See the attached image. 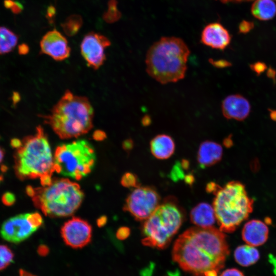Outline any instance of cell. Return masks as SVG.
Wrapping results in <instances>:
<instances>
[{
	"mask_svg": "<svg viewBox=\"0 0 276 276\" xmlns=\"http://www.w3.org/2000/svg\"><path fill=\"white\" fill-rule=\"evenodd\" d=\"M185 212L173 197L166 198L142 226V243L158 249L166 248L179 229Z\"/></svg>",
	"mask_w": 276,
	"mask_h": 276,
	"instance_id": "5b68a950",
	"label": "cell"
},
{
	"mask_svg": "<svg viewBox=\"0 0 276 276\" xmlns=\"http://www.w3.org/2000/svg\"><path fill=\"white\" fill-rule=\"evenodd\" d=\"M44 122L61 139L77 137L93 127L94 109L87 98L66 90Z\"/></svg>",
	"mask_w": 276,
	"mask_h": 276,
	"instance_id": "7a4b0ae2",
	"label": "cell"
},
{
	"mask_svg": "<svg viewBox=\"0 0 276 276\" xmlns=\"http://www.w3.org/2000/svg\"><path fill=\"white\" fill-rule=\"evenodd\" d=\"M23 9V6L19 2H15L13 6L11 8L12 12L14 14H18L20 13Z\"/></svg>",
	"mask_w": 276,
	"mask_h": 276,
	"instance_id": "74e56055",
	"label": "cell"
},
{
	"mask_svg": "<svg viewBox=\"0 0 276 276\" xmlns=\"http://www.w3.org/2000/svg\"><path fill=\"white\" fill-rule=\"evenodd\" d=\"M111 42L105 36L91 32L86 34L80 44V52L87 65L98 70L106 60L105 49Z\"/></svg>",
	"mask_w": 276,
	"mask_h": 276,
	"instance_id": "8fae6325",
	"label": "cell"
},
{
	"mask_svg": "<svg viewBox=\"0 0 276 276\" xmlns=\"http://www.w3.org/2000/svg\"><path fill=\"white\" fill-rule=\"evenodd\" d=\"M229 254L225 235L214 226L189 228L179 236L172 251L173 261L193 276H204L210 270L219 272Z\"/></svg>",
	"mask_w": 276,
	"mask_h": 276,
	"instance_id": "6da1fadb",
	"label": "cell"
},
{
	"mask_svg": "<svg viewBox=\"0 0 276 276\" xmlns=\"http://www.w3.org/2000/svg\"><path fill=\"white\" fill-rule=\"evenodd\" d=\"M209 61L214 66L219 68L228 67L231 66L232 65L231 62L224 59L213 60V59H210Z\"/></svg>",
	"mask_w": 276,
	"mask_h": 276,
	"instance_id": "f1b7e54d",
	"label": "cell"
},
{
	"mask_svg": "<svg viewBox=\"0 0 276 276\" xmlns=\"http://www.w3.org/2000/svg\"><path fill=\"white\" fill-rule=\"evenodd\" d=\"M234 1H238V2H240V1H249V0H234Z\"/></svg>",
	"mask_w": 276,
	"mask_h": 276,
	"instance_id": "680465c9",
	"label": "cell"
},
{
	"mask_svg": "<svg viewBox=\"0 0 276 276\" xmlns=\"http://www.w3.org/2000/svg\"><path fill=\"white\" fill-rule=\"evenodd\" d=\"M107 222V217L106 216H101L100 217L97 221V225L99 227L103 226Z\"/></svg>",
	"mask_w": 276,
	"mask_h": 276,
	"instance_id": "7dc6e473",
	"label": "cell"
},
{
	"mask_svg": "<svg viewBox=\"0 0 276 276\" xmlns=\"http://www.w3.org/2000/svg\"><path fill=\"white\" fill-rule=\"evenodd\" d=\"M42 223V217L38 213L18 215L3 223L0 234L5 240L18 243L28 238Z\"/></svg>",
	"mask_w": 276,
	"mask_h": 276,
	"instance_id": "9c48e42d",
	"label": "cell"
},
{
	"mask_svg": "<svg viewBox=\"0 0 276 276\" xmlns=\"http://www.w3.org/2000/svg\"><path fill=\"white\" fill-rule=\"evenodd\" d=\"M121 183L126 188H136L140 186L137 176L134 174L127 172L122 177Z\"/></svg>",
	"mask_w": 276,
	"mask_h": 276,
	"instance_id": "484cf974",
	"label": "cell"
},
{
	"mask_svg": "<svg viewBox=\"0 0 276 276\" xmlns=\"http://www.w3.org/2000/svg\"><path fill=\"white\" fill-rule=\"evenodd\" d=\"M41 53L47 55L55 60L62 61L67 58L71 48L66 38L57 30L48 32L40 42Z\"/></svg>",
	"mask_w": 276,
	"mask_h": 276,
	"instance_id": "4fadbf2b",
	"label": "cell"
},
{
	"mask_svg": "<svg viewBox=\"0 0 276 276\" xmlns=\"http://www.w3.org/2000/svg\"><path fill=\"white\" fill-rule=\"evenodd\" d=\"M194 180V176L192 173H189L186 175L184 178L185 182L189 186H191L193 184Z\"/></svg>",
	"mask_w": 276,
	"mask_h": 276,
	"instance_id": "7bdbcfd3",
	"label": "cell"
},
{
	"mask_svg": "<svg viewBox=\"0 0 276 276\" xmlns=\"http://www.w3.org/2000/svg\"><path fill=\"white\" fill-rule=\"evenodd\" d=\"M251 11L256 18L269 20L276 14V4L272 0H256L252 4Z\"/></svg>",
	"mask_w": 276,
	"mask_h": 276,
	"instance_id": "44dd1931",
	"label": "cell"
},
{
	"mask_svg": "<svg viewBox=\"0 0 276 276\" xmlns=\"http://www.w3.org/2000/svg\"><path fill=\"white\" fill-rule=\"evenodd\" d=\"M26 192L29 196L32 197L35 194V188H33L31 186H28L26 188Z\"/></svg>",
	"mask_w": 276,
	"mask_h": 276,
	"instance_id": "db71d44e",
	"label": "cell"
},
{
	"mask_svg": "<svg viewBox=\"0 0 276 276\" xmlns=\"http://www.w3.org/2000/svg\"><path fill=\"white\" fill-rule=\"evenodd\" d=\"M106 136L105 133L101 130H97L93 134L94 139L97 141L103 140Z\"/></svg>",
	"mask_w": 276,
	"mask_h": 276,
	"instance_id": "f35d334b",
	"label": "cell"
},
{
	"mask_svg": "<svg viewBox=\"0 0 276 276\" xmlns=\"http://www.w3.org/2000/svg\"><path fill=\"white\" fill-rule=\"evenodd\" d=\"M232 137V135L230 134L228 136L224 139L223 141V144L225 147L229 148L233 146V141Z\"/></svg>",
	"mask_w": 276,
	"mask_h": 276,
	"instance_id": "b9f144b4",
	"label": "cell"
},
{
	"mask_svg": "<svg viewBox=\"0 0 276 276\" xmlns=\"http://www.w3.org/2000/svg\"><path fill=\"white\" fill-rule=\"evenodd\" d=\"M250 109L248 100L239 94L227 96L221 103L222 114L228 120L244 121L249 116Z\"/></svg>",
	"mask_w": 276,
	"mask_h": 276,
	"instance_id": "5bb4252c",
	"label": "cell"
},
{
	"mask_svg": "<svg viewBox=\"0 0 276 276\" xmlns=\"http://www.w3.org/2000/svg\"><path fill=\"white\" fill-rule=\"evenodd\" d=\"M254 28V24L251 21L243 20L239 25V32L242 33H246Z\"/></svg>",
	"mask_w": 276,
	"mask_h": 276,
	"instance_id": "d6a6232c",
	"label": "cell"
},
{
	"mask_svg": "<svg viewBox=\"0 0 276 276\" xmlns=\"http://www.w3.org/2000/svg\"><path fill=\"white\" fill-rule=\"evenodd\" d=\"M219 276H245L244 273L236 268H228L224 270Z\"/></svg>",
	"mask_w": 276,
	"mask_h": 276,
	"instance_id": "4dcf8cb0",
	"label": "cell"
},
{
	"mask_svg": "<svg viewBox=\"0 0 276 276\" xmlns=\"http://www.w3.org/2000/svg\"><path fill=\"white\" fill-rule=\"evenodd\" d=\"M83 24L81 16L73 14L67 17L61 25L64 32L68 36L75 35L80 30Z\"/></svg>",
	"mask_w": 276,
	"mask_h": 276,
	"instance_id": "603a6c76",
	"label": "cell"
},
{
	"mask_svg": "<svg viewBox=\"0 0 276 276\" xmlns=\"http://www.w3.org/2000/svg\"><path fill=\"white\" fill-rule=\"evenodd\" d=\"M51 176V175H45L40 177L41 183L43 187L49 186L52 183L53 180Z\"/></svg>",
	"mask_w": 276,
	"mask_h": 276,
	"instance_id": "d590c367",
	"label": "cell"
},
{
	"mask_svg": "<svg viewBox=\"0 0 276 276\" xmlns=\"http://www.w3.org/2000/svg\"><path fill=\"white\" fill-rule=\"evenodd\" d=\"M175 144L173 138L167 134L155 136L150 142V150L152 154L159 159H166L174 153Z\"/></svg>",
	"mask_w": 276,
	"mask_h": 276,
	"instance_id": "ac0fdd59",
	"label": "cell"
},
{
	"mask_svg": "<svg viewBox=\"0 0 276 276\" xmlns=\"http://www.w3.org/2000/svg\"><path fill=\"white\" fill-rule=\"evenodd\" d=\"M15 171L21 180L34 179L55 172L54 156L42 127L36 128L33 135L25 137L14 154Z\"/></svg>",
	"mask_w": 276,
	"mask_h": 276,
	"instance_id": "277c9868",
	"label": "cell"
},
{
	"mask_svg": "<svg viewBox=\"0 0 276 276\" xmlns=\"http://www.w3.org/2000/svg\"><path fill=\"white\" fill-rule=\"evenodd\" d=\"M18 53L20 55L27 54L29 51L28 45L25 43H22L18 46Z\"/></svg>",
	"mask_w": 276,
	"mask_h": 276,
	"instance_id": "60d3db41",
	"label": "cell"
},
{
	"mask_svg": "<svg viewBox=\"0 0 276 276\" xmlns=\"http://www.w3.org/2000/svg\"><path fill=\"white\" fill-rule=\"evenodd\" d=\"M223 155V149L219 144L209 140L202 142L199 145L197 159L201 168L212 166L219 162Z\"/></svg>",
	"mask_w": 276,
	"mask_h": 276,
	"instance_id": "e0dca14e",
	"label": "cell"
},
{
	"mask_svg": "<svg viewBox=\"0 0 276 276\" xmlns=\"http://www.w3.org/2000/svg\"><path fill=\"white\" fill-rule=\"evenodd\" d=\"M221 187L218 184L210 182L206 185V191L208 193H212L214 194Z\"/></svg>",
	"mask_w": 276,
	"mask_h": 276,
	"instance_id": "e575fe53",
	"label": "cell"
},
{
	"mask_svg": "<svg viewBox=\"0 0 276 276\" xmlns=\"http://www.w3.org/2000/svg\"><path fill=\"white\" fill-rule=\"evenodd\" d=\"M55 14V9L54 7L51 6L48 8L47 10L48 16L50 18H52Z\"/></svg>",
	"mask_w": 276,
	"mask_h": 276,
	"instance_id": "f907efd6",
	"label": "cell"
},
{
	"mask_svg": "<svg viewBox=\"0 0 276 276\" xmlns=\"http://www.w3.org/2000/svg\"><path fill=\"white\" fill-rule=\"evenodd\" d=\"M151 123V119L148 115H145L142 119V124L144 126H149Z\"/></svg>",
	"mask_w": 276,
	"mask_h": 276,
	"instance_id": "bcb514c9",
	"label": "cell"
},
{
	"mask_svg": "<svg viewBox=\"0 0 276 276\" xmlns=\"http://www.w3.org/2000/svg\"><path fill=\"white\" fill-rule=\"evenodd\" d=\"M221 1H222L223 2H227L228 1H232V0H221Z\"/></svg>",
	"mask_w": 276,
	"mask_h": 276,
	"instance_id": "94428289",
	"label": "cell"
},
{
	"mask_svg": "<svg viewBox=\"0 0 276 276\" xmlns=\"http://www.w3.org/2000/svg\"><path fill=\"white\" fill-rule=\"evenodd\" d=\"M14 254L5 245L0 244V271L6 268L13 261Z\"/></svg>",
	"mask_w": 276,
	"mask_h": 276,
	"instance_id": "d4e9b609",
	"label": "cell"
},
{
	"mask_svg": "<svg viewBox=\"0 0 276 276\" xmlns=\"http://www.w3.org/2000/svg\"><path fill=\"white\" fill-rule=\"evenodd\" d=\"M181 166L185 170H188L190 166V163L188 160L183 159L180 163Z\"/></svg>",
	"mask_w": 276,
	"mask_h": 276,
	"instance_id": "f5cc1de1",
	"label": "cell"
},
{
	"mask_svg": "<svg viewBox=\"0 0 276 276\" xmlns=\"http://www.w3.org/2000/svg\"><path fill=\"white\" fill-rule=\"evenodd\" d=\"M12 99L13 104L15 105L20 99L19 94L18 93L14 92L12 97Z\"/></svg>",
	"mask_w": 276,
	"mask_h": 276,
	"instance_id": "681fc988",
	"label": "cell"
},
{
	"mask_svg": "<svg viewBox=\"0 0 276 276\" xmlns=\"http://www.w3.org/2000/svg\"><path fill=\"white\" fill-rule=\"evenodd\" d=\"M160 201V196L155 188L139 186L129 194L124 210L136 220H145L156 209Z\"/></svg>",
	"mask_w": 276,
	"mask_h": 276,
	"instance_id": "30bf717a",
	"label": "cell"
},
{
	"mask_svg": "<svg viewBox=\"0 0 276 276\" xmlns=\"http://www.w3.org/2000/svg\"><path fill=\"white\" fill-rule=\"evenodd\" d=\"M183 170H185L181 165L180 163L178 162L174 165L170 173V177L174 181H177L184 179Z\"/></svg>",
	"mask_w": 276,
	"mask_h": 276,
	"instance_id": "4316f807",
	"label": "cell"
},
{
	"mask_svg": "<svg viewBox=\"0 0 276 276\" xmlns=\"http://www.w3.org/2000/svg\"><path fill=\"white\" fill-rule=\"evenodd\" d=\"M218 272L215 270H210L206 272L204 276H218Z\"/></svg>",
	"mask_w": 276,
	"mask_h": 276,
	"instance_id": "9f6ffc18",
	"label": "cell"
},
{
	"mask_svg": "<svg viewBox=\"0 0 276 276\" xmlns=\"http://www.w3.org/2000/svg\"><path fill=\"white\" fill-rule=\"evenodd\" d=\"M96 158L94 148L86 140L61 144L55 151L54 170L62 175L80 180L92 171Z\"/></svg>",
	"mask_w": 276,
	"mask_h": 276,
	"instance_id": "ba28073f",
	"label": "cell"
},
{
	"mask_svg": "<svg viewBox=\"0 0 276 276\" xmlns=\"http://www.w3.org/2000/svg\"><path fill=\"white\" fill-rule=\"evenodd\" d=\"M4 156V152L3 149L0 147V163L3 160V159Z\"/></svg>",
	"mask_w": 276,
	"mask_h": 276,
	"instance_id": "6f0895ef",
	"label": "cell"
},
{
	"mask_svg": "<svg viewBox=\"0 0 276 276\" xmlns=\"http://www.w3.org/2000/svg\"><path fill=\"white\" fill-rule=\"evenodd\" d=\"M3 203L6 205H13L15 202V196L11 192L4 193L2 198Z\"/></svg>",
	"mask_w": 276,
	"mask_h": 276,
	"instance_id": "f546056e",
	"label": "cell"
},
{
	"mask_svg": "<svg viewBox=\"0 0 276 276\" xmlns=\"http://www.w3.org/2000/svg\"><path fill=\"white\" fill-rule=\"evenodd\" d=\"M84 194L80 186L66 178L53 180L43 188H35L32 197L35 205L47 216H71L79 208Z\"/></svg>",
	"mask_w": 276,
	"mask_h": 276,
	"instance_id": "52a82bcc",
	"label": "cell"
},
{
	"mask_svg": "<svg viewBox=\"0 0 276 276\" xmlns=\"http://www.w3.org/2000/svg\"><path fill=\"white\" fill-rule=\"evenodd\" d=\"M11 146L16 149L20 147L22 144V141L19 139L14 138L11 140Z\"/></svg>",
	"mask_w": 276,
	"mask_h": 276,
	"instance_id": "f6af8a7d",
	"label": "cell"
},
{
	"mask_svg": "<svg viewBox=\"0 0 276 276\" xmlns=\"http://www.w3.org/2000/svg\"><path fill=\"white\" fill-rule=\"evenodd\" d=\"M18 42L17 35L8 28L0 27V55L11 52Z\"/></svg>",
	"mask_w": 276,
	"mask_h": 276,
	"instance_id": "7402d4cb",
	"label": "cell"
},
{
	"mask_svg": "<svg viewBox=\"0 0 276 276\" xmlns=\"http://www.w3.org/2000/svg\"><path fill=\"white\" fill-rule=\"evenodd\" d=\"M37 252L40 256L44 257L49 254V249L48 246L45 245H40L38 246Z\"/></svg>",
	"mask_w": 276,
	"mask_h": 276,
	"instance_id": "8d00e7d4",
	"label": "cell"
},
{
	"mask_svg": "<svg viewBox=\"0 0 276 276\" xmlns=\"http://www.w3.org/2000/svg\"><path fill=\"white\" fill-rule=\"evenodd\" d=\"M133 146V141L130 139L125 140L123 143V147L126 151H130L132 149Z\"/></svg>",
	"mask_w": 276,
	"mask_h": 276,
	"instance_id": "ab89813d",
	"label": "cell"
},
{
	"mask_svg": "<svg viewBox=\"0 0 276 276\" xmlns=\"http://www.w3.org/2000/svg\"><path fill=\"white\" fill-rule=\"evenodd\" d=\"M3 180V177L0 175V182Z\"/></svg>",
	"mask_w": 276,
	"mask_h": 276,
	"instance_id": "91938a15",
	"label": "cell"
},
{
	"mask_svg": "<svg viewBox=\"0 0 276 276\" xmlns=\"http://www.w3.org/2000/svg\"><path fill=\"white\" fill-rule=\"evenodd\" d=\"M214 195L213 206L219 229L232 233L252 212L254 200L244 185L238 181L228 182Z\"/></svg>",
	"mask_w": 276,
	"mask_h": 276,
	"instance_id": "8992f818",
	"label": "cell"
},
{
	"mask_svg": "<svg viewBox=\"0 0 276 276\" xmlns=\"http://www.w3.org/2000/svg\"><path fill=\"white\" fill-rule=\"evenodd\" d=\"M269 111L270 119L273 121H276V110L269 109Z\"/></svg>",
	"mask_w": 276,
	"mask_h": 276,
	"instance_id": "11a10c76",
	"label": "cell"
},
{
	"mask_svg": "<svg viewBox=\"0 0 276 276\" xmlns=\"http://www.w3.org/2000/svg\"><path fill=\"white\" fill-rule=\"evenodd\" d=\"M250 69L258 76L265 72L267 69V65L263 62L257 61L250 65Z\"/></svg>",
	"mask_w": 276,
	"mask_h": 276,
	"instance_id": "83f0119b",
	"label": "cell"
},
{
	"mask_svg": "<svg viewBox=\"0 0 276 276\" xmlns=\"http://www.w3.org/2000/svg\"><path fill=\"white\" fill-rule=\"evenodd\" d=\"M154 267V263L150 262L147 266L144 267L140 271V276H152Z\"/></svg>",
	"mask_w": 276,
	"mask_h": 276,
	"instance_id": "836d02e7",
	"label": "cell"
},
{
	"mask_svg": "<svg viewBox=\"0 0 276 276\" xmlns=\"http://www.w3.org/2000/svg\"><path fill=\"white\" fill-rule=\"evenodd\" d=\"M15 1L14 0H5L4 5L6 8L11 9L15 4Z\"/></svg>",
	"mask_w": 276,
	"mask_h": 276,
	"instance_id": "c3c4849f",
	"label": "cell"
},
{
	"mask_svg": "<svg viewBox=\"0 0 276 276\" xmlns=\"http://www.w3.org/2000/svg\"><path fill=\"white\" fill-rule=\"evenodd\" d=\"M190 53L188 47L181 39L162 37L147 52L146 72L162 84L176 82L185 77Z\"/></svg>",
	"mask_w": 276,
	"mask_h": 276,
	"instance_id": "3957f363",
	"label": "cell"
},
{
	"mask_svg": "<svg viewBox=\"0 0 276 276\" xmlns=\"http://www.w3.org/2000/svg\"><path fill=\"white\" fill-rule=\"evenodd\" d=\"M266 75L268 78L274 80L276 76V71L273 68L269 67L266 70Z\"/></svg>",
	"mask_w": 276,
	"mask_h": 276,
	"instance_id": "ee69618b",
	"label": "cell"
},
{
	"mask_svg": "<svg viewBox=\"0 0 276 276\" xmlns=\"http://www.w3.org/2000/svg\"><path fill=\"white\" fill-rule=\"evenodd\" d=\"M231 37L227 30L220 24L211 23L203 30L201 41L203 44L213 49L223 50L231 42Z\"/></svg>",
	"mask_w": 276,
	"mask_h": 276,
	"instance_id": "9a60e30c",
	"label": "cell"
},
{
	"mask_svg": "<svg viewBox=\"0 0 276 276\" xmlns=\"http://www.w3.org/2000/svg\"><path fill=\"white\" fill-rule=\"evenodd\" d=\"M19 276H37L22 269L19 270Z\"/></svg>",
	"mask_w": 276,
	"mask_h": 276,
	"instance_id": "816d5d0a",
	"label": "cell"
},
{
	"mask_svg": "<svg viewBox=\"0 0 276 276\" xmlns=\"http://www.w3.org/2000/svg\"><path fill=\"white\" fill-rule=\"evenodd\" d=\"M268 234L266 224L261 220L254 219L245 224L242 231V238L247 244L256 247L266 242Z\"/></svg>",
	"mask_w": 276,
	"mask_h": 276,
	"instance_id": "2e32d148",
	"label": "cell"
},
{
	"mask_svg": "<svg viewBox=\"0 0 276 276\" xmlns=\"http://www.w3.org/2000/svg\"><path fill=\"white\" fill-rule=\"evenodd\" d=\"M61 234L67 245L73 248H81L90 241L92 229L87 221L73 217L64 224Z\"/></svg>",
	"mask_w": 276,
	"mask_h": 276,
	"instance_id": "7c38bea8",
	"label": "cell"
},
{
	"mask_svg": "<svg viewBox=\"0 0 276 276\" xmlns=\"http://www.w3.org/2000/svg\"><path fill=\"white\" fill-rule=\"evenodd\" d=\"M130 230L127 227H121L117 232V237L121 240L127 239L130 235Z\"/></svg>",
	"mask_w": 276,
	"mask_h": 276,
	"instance_id": "1f68e13d",
	"label": "cell"
},
{
	"mask_svg": "<svg viewBox=\"0 0 276 276\" xmlns=\"http://www.w3.org/2000/svg\"><path fill=\"white\" fill-rule=\"evenodd\" d=\"M236 262L240 265L247 267L255 264L260 259V253L255 247L248 244L237 247L234 254Z\"/></svg>",
	"mask_w": 276,
	"mask_h": 276,
	"instance_id": "ffe728a7",
	"label": "cell"
},
{
	"mask_svg": "<svg viewBox=\"0 0 276 276\" xmlns=\"http://www.w3.org/2000/svg\"><path fill=\"white\" fill-rule=\"evenodd\" d=\"M121 12L118 9L116 0H109L107 11L104 13L103 18L108 23H112L121 17Z\"/></svg>",
	"mask_w": 276,
	"mask_h": 276,
	"instance_id": "cb8c5ba5",
	"label": "cell"
},
{
	"mask_svg": "<svg viewBox=\"0 0 276 276\" xmlns=\"http://www.w3.org/2000/svg\"><path fill=\"white\" fill-rule=\"evenodd\" d=\"M190 217L191 222L200 227H212L216 221L213 205L206 202L195 205L191 210Z\"/></svg>",
	"mask_w": 276,
	"mask_h": 276,
	"instance_id": "d6986e66",
	"label": "cell"
}]
</instances>
